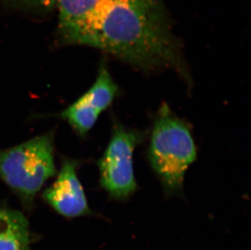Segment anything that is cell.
Listing matches in <instances>:
<instances>
[{
    "instance_id": "6da1fadb",
    "label": "cell",
    "mask_w": 251,
    "mask_h": 250,
    "mask_svg": "<svg viewBox=\"0 0 251 250\" xmlns=\"http://www.w3.org/2000/svg\"><path fill=\"white\" fill-rule=\"evenodd\" d=\"M59 46L97 48L145 73L173 69L190 85L164 0H57Z\"/></svg>"
},
{
    "instance_id": "7a4b0ae2",
    "label": "cell",
    "mask_w": 251,
    "mask_h": 250,
    "mask_svg": "<svg viewBox=\"0 0 251 250\" xmlns=\"http://www.w3.org/2000/svg\"><path fill=\"white\" fill-rule=\"evenodd\" d=\"M198 157L191 128L167 103L155 114L147 159L168 197L182 194L185 173Z\"/></svg>"
},
{
    "instance_id": "3957f363",
    "label": "cell",
    "mask_w": 251,
    "mask_h": 250,
    "mask_svg": "<svg viewBox=\"0 0 251 250\" xmlns=\"http://www.w3.org/2000/svg\"><path fill=\"white\" fill-rule=\"evenodd\" d=\"M55 173L52 132L0 151V178L25 205L33 203L43 184Z\"/></svg>"
},
{
    "instance_id": "277c9868",
    "label": "cell",
    "mask_w": 251,
    "mask_h": 250,
    "mask_svg": "<svg viewBox=\"0 0 251 250\" xmlns=\"http://www.w3.org/2000/svg\"><path fill=\"white\" fill-rule=\"evenodd\" d=\"M146 135L114 121L109 142L97 163L100 186L112 200H127L137 191L133 154Z\"/></svg>"
},
{
    "instance_id": "5b68a950",
    "label": "cell",
    "mask_w": 251,
    "mask_h": 250,
    "mask_svg": "<svg viewBox=\"0 0 251 250\" xmlns=\"http://www.w3.org/2000/svg\"><path fill=\"white\" fill-rule=\"evenodd\" d=\"M120 94V88L114 80L107 63L102 61L95 83L81 98L62 111L60 116L77 134L85 137L100 115L109 108Z\"/></svg>"
},
{
    "instance_id": "8992f818",
    "label": "cell",
    "mask_w": 251,
    "mask_h": 250,
    "mask_svg": "<svg viewBox=\"0 0 251 250\" xmlns=\"http://www.w3.org/2000/svg\"><path fill=\"white\" fill-rule=\"evenodd\" d=\"M78 165L77 160L64 159L56 180L43 193L44 200L64 217L77 218L94 214L77 176Z\"/></svg>"
},
{
    "instance_id": "52a82bcc",
    "label": "cell",
    "mask_w": 251,
    "mask_h": 250,
    "mask_svg": "<svg viewBox=\"0 0 251 250\" xmlns=\"http://www.w3.org/2000/svg\"><path fill=\"white\" fill-rule=\"evenodd\" d=\"M26 218L15 210L0 209V250H29Z\"/></svg>"
},
{
    "instance_id": "ba28073f",
    "label": "cell",
    "mask_w": 251,
    "mask_h": 250,
    "mask_svg": "<svg viewBox=\"0 0 251 250\" xmlns=\"http://www.w3.org/2000/svg\"><path fill=\"white\" fill-rule=\"evenodd\" d=\"M56 2L57 0H0V10L43 18L55 12Z\"/></svg>"
}]
</instances>
